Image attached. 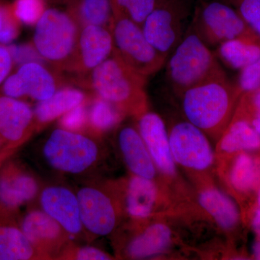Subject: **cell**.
I'll return each instance as SVG.
<instances>
[{"instance_id": "6da1fadb", "label": "cell", "mask_w": 260, "mask_h": 260, "mask_svg": "<svg viewBox=\"0 0 260 260\" xmlns=\"http://www.w3.org/2000/svg\"><path fill=\"white\" fill-rule=\"evenodd\" d=\"M242 93L226 75L214 78L181 94L183 112L186 120L205 133L217 135L227 125Z\"/></svg>"}, {"instance_id": "f35d334b", "label": "cell", "mask_w": 260, "mask_h": 260, "mask_svg": "<svg viewBox=\"0 0 260 260\" xmlns=\"http://www.w3.org/2000/svg\"><path fill=\"white\" fill-rule=\"evenodd\" d=\"M252 226L256 235L260 238V208L256 210L252 220Z\"/></svg>"}, {"instance_id": "4dcf8cb0", "label": "cell", "mask_w": 260, "mask_h": 260, "mask_svg": "<svg viewBox=\"0 0 260 260\" xmlns=\"http://www.w3.org/2000/svg\"><path fill=\"white\" fill-rule=\"evenodd\" d=\"M20 23L14 14L11 3L0 0V44H11L18 38Z\"/></svg>"}, {"instance_id": "9a60e30c", "label": "cell", "mask_w": 260, "mask_h": 260, "mask_svg": "<svg viewBox=\"0 0 260 260\" xmlns=\"http://www.w3.org/2000/svg\"><path fill=\"white\" fill-rule=\"evenodd\" d=\"M35 121L34 112L27 103L0 95V137L9 143L21 141Z\"/></svg>"}, {"instance_id": "3957f363", "label": "cell", "mask_w": 260, "mask_h": 260, "mask_svg": "<svg viewBox=\"0 0 260 260\" xmlns=\"http://www.w3.org/2000/svg\"><path fill=\"white\" fill-rule=\"evenodd\" d=\"M165 65L168 80L180 95L199 84L225 75L215 54L190 25Z\"/></svg>"}, {"instance_id": "5bb4252c", "label": "cell", "mask_w": 260, "mask_h": 260, "mask_svg": "<svg viewBox=\"0 0 260 260\" xmlns=\"http://www.w3.org/2000/svg\"><path fill=\"white\" fill-rule=\"evenodd\" d=\"M138 130L159 170L166 175H174L175 161L171 150L169 134L162 118L154 112L143 113L139 116Z\"/></svg>"}, {"instance_id": "e575fe53", "label": "cell", "mask_w": 260, "mask_h": 260, "mask_svg": "<svg viewBox=\"0 0 260 260\" xmlns=\"http://www.w3.org/2000/svg\"><path fill=\"white\" fill-rule=\"evenodd\" d=\"M8 49L13 58V64L23 65L29 62L42 63L44 59L38 52L32 44H20V45L8 46Z\"/></svg>"}, {"instance_id": "603a6c76", "label": "cell", "mask_w": 260, "mask_h": 260, "mask_svg": "<svg viewBox=\"0 0 260 260\" xmlns=\"http://www.w3.org/2000/svg\"><path fill=\"white\" fill-rule=\"evenodd\" d=\"M68 13L80 28L85 25H99L110 28L113 20L111 0H67Z\"/></svg>"}, {"instance_id": "5b68a950", "label": "cell", "mask_w": 260, "mask_h": 260, "mask_svg": "<svg viewBox=\"0 0 260 260\" xmlns=\"http://www.w3.org/2000/svg\"><path fill=\"white\" fill-rule=\"evenodd\" d=\"M110 30L113 53L136 73L148 77L156 73L167 59L154 49L145 38L141 26L113 9Z\"/></svg>"}, {"instance_id": "74e56055", "label": "cell", "mask_w": 260, "mask_h": 260, "mask_svg": "<svg viewBox=\"0 0 260 260\" xmlns=\"http://www.w3.org/2000/svg\"><path fill=\"white\" fill-rule=\"evenodd\" d=\"M244 94V102L249 105L253 118L260 117V88Z\"/></svg>"}, {"instance_id": "f1b7e54d", "label": "cell", "mask_w": 260, "mask_h": 260, "mask_svg": "<svg viewBox=\"0 0 260 260\" xmlns=\"http://www.w3.org/2000/svg\"><path fill=\"white\" fill-rule=\"evenodd\" d=\"M162 0H111L113 9L142 26Z\"/></svg>"}, {"instance_id": "ab89813d", "label": "cell", "mask_w": 260, "mask_h": 260, "mask_svg": "<svg viewBox=\"0 0 260 260\" xmlns=\"http://www.w3.org/2000/svg\"><path fill=\"white\" fill-rule=\"evenodd\" d=\"M251 124L260 135V117L253 118Z\"/></svg>"}, {"instance_id": "7bdbcfd3", "label": "cell", "mask_w": 260, "mask_h": 260, "mask_svg": "<svg viewBox=\"0 0 260 260\" xmlns=\"http://www.w3.org/2000/svg\"><path fill=\"white\" fill-rule=\"evenodd\" d=\"M1 139H2L1 137H0V145H1Z\"/></svg>"}, {"instance_id": "9c48e42d", "label": "cell", "mask_w": 260, "mask_h": 260, "mask_svg": "<svg viewBox=\"0 0 260 260\" xmlns=\"http://www.w3.org/2000/svg\"><path fill=\"white\" fill-rule=\"evenodd\" d=\"M169 143L174 161L182 167L203 171L213 164V148L205 133L189 121L172 126Z\"/></svg>"}, {"instance_id": "836d02e7", "label": "cell", "mask_w": 260, "mask_h": 260, "mask_svg": "<svg viewBox=\"0 0 260 260\" xmlns=\"http://www.w3.org/2000/svg\"><path fill=\"white\" fill-rule=\"evenodd\" d=\"M240 71L237 85L242 93L260 88V57Z\"/></svg>"}, {"instance_id": "d6a6232c", "label": "cell", "mask_w": 260, "mask_h": 260, "mask_svg": "<svg viewBox=\"0 0 260 260\" xmlns=\"http://www.w3.org/2000/svg\"><path fill=\"white\" fill-rule=\"evenodd\" d=\"M85 104H80L65 113L60 117L59 124L62 129L80 133L88 126V109Z\"/></svg>"}, {"instance_id": "ac0fdd59", "label": "cell", "mask_w": 260, "mask_h": 260, "mask_svg": "<svg viewBox=\"0 0 260 260\" xmlns=\"http://www.w3.org/2000/svg\"><path fill=\"white\" fill-rule=\"evenodd\" d=\"M39 191L37 181L22 171H8L0 176V203L16 209L34 200Z\"/></svg>"}, {"instance_id": "8992f818", "label": "cell", "mask_w": 260, "mask_h": 260, "mask_svg": "<svg viewBox=\"0 0 260 260\" xmlns=\"http://www.w3.org/2000/svg\"><path fill=\"white\" fill-rule=\"evenodd\" d=\"M43 155L54 170L80 174L97 164L100 149L96 142L86 135L58 128L46 140Z\"/></svg>"}, {"instance_id": "4316f807", "label": "cell", "mask_w": 260, "mask_h": 260, "mask_svg": "<svg viewBox=\"0 0 260 260\" xmlns=\"http://www.w3.org/2000/svg\"><path fill=\"white\" fill-rule=\"evenodd\" d=\"M125 115L112 103L102 98H94L88 109V126L97 133H104L115 128Z\"/></svg>"}, {"instance_id": "44dd1931", "label": "cell", "mask_w": 260, "mask_h": 260, "mask_svg": "<svg viewBox=\"0 0 260 260\" xmlns=\"http://www.w3.org/2000/svg\"><path fill=\"white\" fill-rule=\"evenodd\" d=\"M158 190L152 179L134 175L128 181L125 194L126 212L137 219L148 218L156 205Z\"/></svg>"}, {"instance_id": "52a82bcc", "label": "cell", "mask_w": 260, "mask_h": 260, "mask_svg": "<svg viewBox=\"0 0 260 260\" xmlns=\"http://www.w3.org/2000/svg\"><path fill=\"white\" fill-rule=\"evenodd\" d=\"M190 26L210 48L237 38L258 36L237 10L222 0L202 3Z\"/></svg>"}, {"instance_id": "cb8c5ba5", "label": "cell", "mask_w": 260, "mask_h": 260, "mask_svg": "<svg viewBox=\"0 0 260 260\" xmlns=\"http://www.w3.org/2000/svg\"><path fill=\"white\" fill-rule=\"evenodd\" d=\"M200 204L224 229H232L239 220V211L237 205L226 194L214 188L202 191Z\"/></svg>"}, {"instance_id": "4fadbf2b", "label": "cell", "mask_w": 260, "mask_h": 260, "mask_svg": "<svg viewBox=\"0 0 260 260\" xmlns=\"http://www.w3.org/2000/svg\"><path fill=\"white\" fill-rule=\"evenodd\" d=\"M21 230L43 257L62 249L68 234L44 210H32L24 216Z\"/></svg>"}, {"instance_id": "d590c367", "label": "cell", "mask_w": 260, "mask_h": 260, "mask_svg": "<svg viewBox=\"0 0 260 260\" xmlns=\"http://www.w3.org/2000/svg\"><path fill=\"white\" fill-rule=\"evenodd\" d=\"M65 257L77 260H108L112 259L105 251L94 246H85L75 248L66 251Z\"/></svg>"}, {"instance_id": "2e32d148", "label": "cell", "mask_w": 260, "mask_h": 260, "mask_svg": "<svg viewBox=\"0 0 260 260\" xmlns=\"http://www.w3.org/2000/svg\"><path fill=\"white\" fill-rule=\"evenodd\" d=\"M118 144L130 172L147 179L155 177V164L138 129L123 126L118 133Z\"/></svg>"}, {"instance_id": "ba28073f", "label": "cell", "mask_w": 260, "mask_h": 260, "mask_svg": "<svg viewBox=\"0 0 260 260\" xmlns=\"http://www.w3.org/2000/svg\"><path fill=\"white\" fill-rule=\"evenodd\" d=\"M187 15L184 0H162L142 25L147 40L167 59L185 34Z\"/></svg>"}, {"instance_id": "83f0119b", "label": "cell", "mask_w": 260, "mask_h": 260, "mask_svg": "<svg viewBox=\"0 0 260 260\" xmlns=\"http://www.w3.org/2000/svg\"><path fill=\"white\" fill-rule=\"evenodd\" d=\"M256 171L254 160L247 154L238 155L231 170L230 180L237 190H250L256 181Z\"/></svg>"}, {"instance_id": "8d00e7d4", "label": "cell", "mask_w": 260, "mask_h": 260, "mask_svg": "<svg viewBox=\"0 0 260 260\" xmlns=\"http://www.w3.org/2000/svg\"><path fill=\"white\" fill-rule=\"evenodd\" d=\"M13 64L9 49L0 44V85L8 78Z\"/></svg>"}, {"instance_id": "484cf974", "label": "cell", "mask_w": 260, "mask_h": 260, "mask_svg": "<svg viewBox=\"0 0 260 260\" xmlns=\"http://www.w3.org/2000/svg\"><path fill=\"white\" fill-rule=\"evenodd\" d=\"M260 148V135L245 119L233 121L220 142V150L227 153Z\"/></svg>"}, {"instance_id": "d4e9b609", "label": "cell", "mask_w": 260, "mask_h": 260, "mask_svg": "<svg viewBox=\"0 0 260 260\" xmlns=\"http://www.w3.org/2000/svg\"><path fill=\"white\" fill-rule=\"evenodd\" d=\"M42 257L21 229L0 225V260H28Z\"/></svg>"}, {"instance_id": "60d3db41", "label": "cell", "mask_w": 260, "mask_h": 260, "mask_svg": "<svg viewBox=\"0 0 260 260\" xmlns=\"http://www.w3.org/2000/svg\"><path fill=\"white\" fill-rule=\"evenodd\" d=\"M253 253L256 259H260V242H256L253 247Z\"/></svg>"}, {"instance_id": "7402d4cb", "label": "cell", "mask_w": 260, "mask_h": 260, "mask_svg": "<svg viewBox=\"0 0 260 260\" xmlns=\"http://www.w3.org/2000/svg\"><path fill=\"white\" fill-rule=\"evenodd\" d=\"M171 241L172 232L167 225L152 224L130 241L126 253L132 259L151 257L165 251Z\"/></svg>"}, {"instance_id": "d6986e66", "label": "cell", "mask_w": 260, "mask_h": 260, "mask_svg": "<svg viewBox=\"0 0 260 260\" xmlns=\"http://www.w3.org/2000/svg\"><path fill=\"white\" fill-rule=\"evenodd\" d=\"M87 101V95L79 89L71 87L57 89L47 100L38 103L34 111L35 121L39 124H48Z\"/></svg>"}, {"instance_id": "7a4b0ae2", "label": "cell", "mask_w": 260, "mask_h": 260, "mask_svg": "<svg viewBox=\"0 0 260 260\" xmlns=\"http://www.w3.org/2000/svg\"><path fill=\"white\" fill-rule=\"evenodd\" d=\"M89 84L97 96L112 103L124 114L146 112V77L136 73L113 53L89 74Z\"/></svg>"}, {"instance_id": "8fae6325", "label": "cell", "mask_w": 260, "mask_h": 260, "mask_svg": "<svg viewBox=\"0 0 260 260\" xmlns=\"http://www.w3.org/2000/svg\"><path fill=\"white\" fill-rule=\"evenodd\" d=\"M112 54L110 29L99 25H85L80 29L74 60L69 72L89 75Z\"/></svg>"}, {"instance_id": "1f68e13d", "label": "cell", "mask_w": 260, "mask_h": 260, "mask_svg": "<svg viewBox=\"0 0 260 260\" xmlns=\"http://www.w3.org/2000/svg\"><path fill=\"white\" fill-rule=\"evenodd\" d=\"M232 6L260 37V0H222Z\"/></svg>"}, {"instance_id": "ffe728a7", "label": "cell", "mask_w": 260, "mask_h": 260, "mask_svg": "<svg viewBox=\"0 0 260 260\" xmlns=\"http://www.w3.org/2000/svg\"><path fill=\"white\" fill-rule=\"evenodd\" d=\"M216 48L217 58L232 69L242 70L260 57V37L237 38Z\"/></svg>"}, {"instance_id": "277c9868", "label": "cell", "mask_w": 260, "mask_h": 260, "mask_svg": "<svg viewBox=\"0 0 260 260\" xmlns=\"http://www.w3.org/2000/svg\"><path fill=\"white\" fill-rule=\"evenodd\" d=\"M80 29L79 24L68 11L47 8L36 24L32 44L44 60L57 69L69 72Z\"/></svg>"}, {"instance_id": "30bf717a", "label": "cell", "mask_w": 260, "mask_h": 260, "mask_svg": "<svg viewBox=\"0 0 260 260\" xmlns=\"http://www.w3.org/2000/svg\"><path fill=\"white\" fill-rule=\"evenodd\" d=\"M77 196L84 229L99 237L112 233L117 223V214L110 197L94 186L81 188Z\"/></svg>"}, {"instance_id": "7c38bea8", "label": "cell", "mask_w": 260, "mask_h": 260, "mask_svg": "<svg viewBox=\"0 0 260 260\" xmlns=\"http://www.w3.org/2000/svg\"><path fill=\"white\" fill-rule=\"evenodd\" d=\"M42 210L54 219L69 235H79L84 229L77 194L62 186H50L40 196Z\"/></svg>"}, {"instance_id": "e0dca14e", "label": "cell", "mask_w": 260, "mask_h": 260, "mask_svg": "<svg viewBox=\"0 0 260 260\" xmlns=\"http://www.w3.org/2000/svg\"><path fill=\"white\" fill-rule=\"evenodd\" d=\"M20 84L21 98L38 102L47 100L58 89V80L42 63L29 62L20 66L15 73Z\"/></svg>"}, {"instance_id": "f546056e", "label": "cell", "mask_w": 260, "mask_h": 260, "mask_svg": "<svg viewBox=\"0 0 260 260\" xmlns=\"http://www.w3.org/2000/svg\"><path fill=\"white\" fill-rule=\"evenodd\" d=\"M11 4L19 22L28 26L36 25L47 9L46 0H14Z\"/></svg>"}, {"instance_id": "b9f144b4", "label": "cell", "mask_w": 260, "mask_h": 260, "mask_svg": "<svg viewBox=\"0 0 260 260\" xmlns=\"http://www.w3.org/2000/svg\"><path fill=\"white\" fill-rule=\"evenodd\" d=\"M258 205H259L260 208V189L259 191V193H258Z\"/></svg>"}]
</instances>
